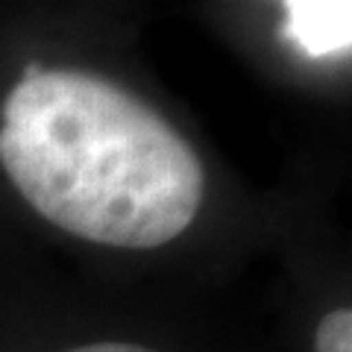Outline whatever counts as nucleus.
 <instances>
[{"label":"nucleus","instance_id":"2","mask_svg":"<svg viewBox=\"0 0 352 352\" xmlns=\"http://www.w3.org/2000/svg\"><path fill=\"white\" fill-rule=\"evenodd\" d=\"M285 38L308 59H332L349 53L352 6L340 0H296L285 3Z\"/></svg>","mask_w":352,"mask_h":352},{"label":"nucleus","instance_id":"3","mask_svg":"<svg viewBox=\"0 0 352 352\" xmlns=\"http://www.w3.org/2000/svg\"><path fill=\"white\" fill-rule=\"evenodd\" d=\"M317 352H352V311L349 308H335L329 311L314 335Z\"/></svg>","mask_w":352,"mask_h":352},{"label":"nucleus","instance_id":"1","mask_svg":"<svg viewBox=\"0 0 352 352\" xmlns=\"http://www.w3.org/2000/svg\"><path fill=\"white\" fill-rule=\"evenodd\" d=\"M0 164L41 217L103 247L168 244L194 223L206 191L191 144L144 100L36 62L3 103Z\"/></svg>","mask_w":352,"mask_h":352},{"label":"nucleus","instance_id":"4","mask_svg":"<svg viewBox=\"0 0 352 352\" xmlns=\"http://www.w3.org/2000/svg\"><path fill=\"white\" fill-rule=\"evenodd\" d=\"M71 352H153L141 344H124V340H103V344H88V346H76Z\"/></svg>","mask_w":352,"mask_h":352}]
</instances>
